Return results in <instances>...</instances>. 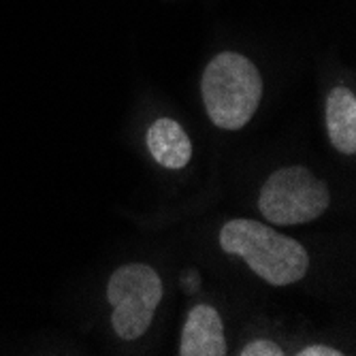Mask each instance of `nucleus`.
I'll list each match as a JSON object with an SVG mask.
<instances>
[{"mask_svg": "<svg viewBox=\"0 0 356 356\" xmlns=\"http://www.w3.org/2000/svg\"><path fill=\"white\" fill-rule=\"evenodd\" d=\"M220 245L226 254L241 256L248 267L273 286H288L305 277L307 250L282 233L254 220H231L222 226Z\"/></svg>", "mask_w": 356, "mask_h": 356, "instance_id": "obj_1", "label": "nucleus"}, {"mask_svg": "<svg viewBox=\"0 0 356 356\" xmlns=\"http://www.w3.org/2000/svg\"><path fill=\"white\" fill-rule=\"evenodd\" d=\"M201 92L209 120L224 131H239L258 109L263 79L245 56L222 51L207 64Z\"/></svg>", "mask_w": 356, "mask_h": 356, "instance_id": "obj_2", "label": "nucleus"}, {"mask_svg": "<svg viewBox=\"0 0 356 356\" xmlns=\"http://www.w3.org/2000/svg\"><path fill=\"white\" fill-rule=\"evenodd\" d=\"M327 184L305 167L277 169L258 194V209L275 226L307 224L329 209Z\"/></svg>", "mask_w": 356, "mask_h": 356, "instance_id": "obj_3", "label": "nucleus"}, {"mask_svg": "<svg viewBox=\"0 0 356 356\" xmlns=\"http://www.w3.org/2000/svg\"><path fill=\"white\" fill-rule=\"evenodd\" d=\"M107 299L113 305L115 335L133 341L149 329L156 307L163 301V282L149 265H124L109 280Z\"/></svg>", "mask_w": 356, "mask_h": 356, "instance_id": "obj_4", "label": "nucleus"}, {"mask_svg": "<svg viewBox=\"0 0 356 356\" xmlns=\"http://www.w3.org/2000/svg\"><path fill=\"white\" fill-rule=\"evenodd\" d=\"M181 356H224L226 339L222 318L211 305H197L186 318L179 343Z\"/></svg>", "mask_w": 356, "mask_h": 356, "instance_id": "obj_5", "label": "nucleus"}, {"mask_svg": "<svg viewBox=\"0 0 356 356\" xmlns=\"http://www.w3.org/2000/svg\"><path fill=\"white\" fill-rule=\"evenodd\" d=\"M145 141H147V149H149L152 158L165 169H181L192 158L190 137L171 118L156 120L149 126Z\"/></svg>", "mask_w": 356, "mask_h": 356, "instance_id": "obj_6", "label": "nucleus"}, {"mask_svg": "<svg viewBox=\"0 0 356 356\" xmlns=\"http://www.w3.org/2000/svg\"><path fill=\"white\" fill-rule=\"evenodd\" d=\"M327 131L337 152H356V96L343 86L333 88L327 99Z\"/></svg>", "mask_w": 356, "mask_h": 356, "instance_id": "obj_7", "label": "nucleus"}, {"mask_svg": "<svg viewBox=\"0 0 356 356\" xmlns=\"http://www.w3.org/2000/svg\"><path fill=\"white\" fill-rule=\"evenodd\" d=\"M282 348L269 339H254L243 350L241 356H282Z\"/></svg>", "mask_w": 356, "mask_h": 356, "instance_id": "obj_8", "label": "nucleus"}, {"mask_svg": "<svg viewBox=\"0 0 356 356\" xmlns=\"http://www.w3.org/2000/svg\"><path fill=\"white\" fill-rule=\"evenodd\" d=\"M343 352L329 346H307L299 352V356H341Z\"/></svg>", "mask_w": 356, "mask_h": 356, "instance_id": "obj_9", "label": "nucleus"}]
</instances>
